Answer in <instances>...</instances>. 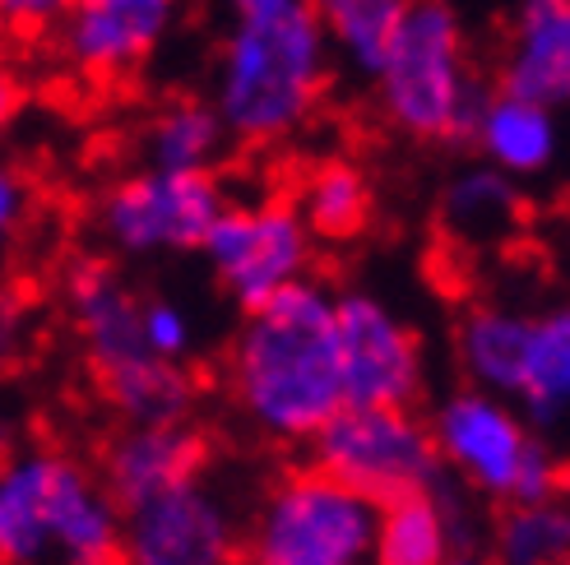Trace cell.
<instances>
[{
    "instance_id": "8",
    "label": "cell",
    "mask_w": 570,
    "mask_h": 565,
    "mask_svg": "<svg viewBox=\"0 0 570 565\" xmlns=\"http://www.w3.org/2000/svg\"><path fill=\"white\" fill-rule=\"evenodd\" d=\"M227 195L214 172H139L117 177L94 209V228L126 260H154V256H186L199 250L223 214Z\"/></svg>"
},
{
    "instance_id": "22",
    "label": "cell",
    "mask_w": 570,
    "mask_h": 565,
    "mask_svg": "<svg viewBox=\"0 0 570 565\" xmlns=\"http://www.w3.org/2000/svg\"><path fill=\"white\" fill-rule=\"evenodd\" d=\"M524 329H529V310L501 301H473L460 316V325H454V361H460L464 385L510 399Z\"/></svg>"
},
{
    "instance_id": "20",
    "label": "cell",
    "mask_w": 570,
    "mask_h": 565,
    "mask_svg": "<svg viewBox=\"0 0 570 565\" xmlns=\"http://www.w3.org/2000/svg\"><path fill=\"white\" fill-rule=\"evenodd\" d=\"M520 209H524L520 186L510 177H501L488 162L460 167V172L445 181L441 205H436L445 237L469 246V250H492L497 241H505L515 232Z\"/></svg>"
},
{
    "instance_id": "24",
    "label": "cell",
    "mask_w": 570,
    "mask_h": 565,
    "mask_svg": "<svg viewBox=\"0 0 570 565\" xmlns=\"http://www.w3.org/2000/svg\"><path fill=\"white\" fill-rule=\"evenodd\" d=\"M306 6L321 23L334 66L372 79L413 0H306Z\"/></svg>"
},
{
    "instance_id": "18",
    "label": "cell",
    "mask_w": 570,
    "mask_h": 565,
    "mask_svg": "<svg viewBox=\"0 0 570 565\" xmlns=\"http://www.w3.org/2000/svg\"><path fill=\"white\" fill-rule=\"evenodd\" d=\"M510 404L543 436L570 427V297L543 310H529Z\"/></svg>"
},
{
    "instance_id": "16",
    "label": "cell",
    "mask_w": 570,
    "mask_h": 565,
    "mask_svg": "<svg viewBox=\"0 0 570 565\" xmlns=\"http://www.w3.org/2000/svg\"><path fill=\"white\" fill-rule=\"evenodd\" d=\"M460 552H469V515L450 477L432 492L376 505L372 565H450Z\"/></svg>"
},
{
    "instance_id": "6",
    "label": "cell",
    "mask_w": 570,
    "mask_h": 565,
    "mask_svg": "<svg viewBox=\"0 0 570 565\" xmlns=\"http://www.w3.org/2000/svg\"><path fill=\"white\" fill-rule=\"evenodd\" d=\"M376 505L321 468H288L242 519V565H372Z\"/></svg>"
},
{
    "instance_id": "14",
    "label": "cell",
    "mask_w": 570,
    "mask_h": 565,
    "mask_svg": "<svg viewBox=\"0 0 570 565\" xmlns=\"http://www.w3.org/2000/svg\"><path fill=\"white\" fill-rule=\"evenodd\" d=\"M209 468V440L195 422H177V427H121L107 436L98 477L111 492V500L130 511L139 500H154L167 487H181L190 477Z\"/></svg>"
},
{
    "instance_id": "1",
    "label": "cell",
    "mask_w": 570,
    "mask_h": 565,
    "mask_svg": "<svg viewBox=\"0 0 570 565\" xmlns=\"http://www.w3.org/2000/svg\"><path fill=\"white\" fill-rule=\"evenodd\" d=\"M227 399L265 445H311L334 413H344L334 344V288L302 278L297 288L246 310L227 344Z\"/></svg>"
},
{
    "instance_id": "9",
    "label": "cell",
    "mask_w": 570,
    "mask_h": 565,
    "mask_svg": "<svg viewBox=\"0 0 570 565\" xmlns=\"http://www.w3.org/2000/svg\"><path fill=\"white\" fill-rule=\"evenodd\" d=\"M316 250L321 246L288 195H265V200L223 205L199 256L209 260L227 297L242 310H255L297 288L302 278H316Z\"/></svg>"
},
{
    "instance_id": "21",
    "label": "cell",
    "mask_w": 570,
    "mask_h": 565,
    "mask_svg": "<svg viewBox=\"0 0 570 565\" xmlns=\"http://www.w3.org/2000/svg\"><path fill=\"white\" fill-rule=\"evenodd\" d=\"M107 408L121 417V427H177L199 408V380L186 361L139 357L121 371L98 380Z\"/></svg>"
},
{
    "instance_id": "10",
    "label": "cell",
    "mask_w": 570,
    "mask_h": 565,
    "mask_svg": "<svg viewBox=\"0 0 570 565\" xmlns=\"http://www.w3.org/2000/svg\"><path fill=\"white\" fill-rule=\"evenodd\" d=\"M334 344L344 408H417L426 389V348L385 297L334 288Z\"/></svg>"
},
{
    "instance_id": "17",
    "label": "cell",
    "mask_w": 570,
    "mask_h": 565,
    "mask_svg": "<svg viewBox=\"0 0 570 565\" xmlns=\"http://www.w3.org/2000/svg\"><path fill=\"white\" fill-rule=\"evenodd\" d=\"M469 145L478 153V162L497 167L510 181H533L543 177L561 153V126L557 111L543 102H529L520 93L505 89H488L469 121Z\"/></svg>"
},
{
    "instance_id": "26",
    "label": "cell",
    "mask_w": 570,
    "mask_h": 565,
    "mask_svg": "<svg viewBox=\"0 0 570 565\" xmlns=\"http://www.w3.org/2000/svg\"><path fill=\"white\" fill-rule=\"evenodd\" d=\"M139 334H145V348L163 361H186L195 353L190 310L167 297H145V306H139Z\"/></svg>"
},
{
    "instance_id": "30",
    "label": "cell",
    "mask_w": 570,
    "mask_h": 565,
    "mask_svg": "<svg viewBox=\"0 0 570 565\" xmlns=\"http://www.w3.org/2000/svg\"><path fill=\"white\" fill-rule=\"evenodd\" d=\"M214 6L233 19V14H246V10H255V6H269V0H214Z\"/></svg>"
},
{
    "instance_id": "19",
    "label": "cell",
    "mask_w": 570,
    "mask_h": 565,
    "mask_svg": "<svg viewBox=\"0 0 570 565\" xmlns=\"http://www.w3.org/2000/svg\"><path fill=\"white\" fill-rule=\"evenodd\" d=\"M293 209L302 214L316 246H344L372 228L376 186L353 158H316L293 190Z\"/></svg>"
},
{
    "instance_id": "33",
    "label": "cell",
    "mask_w": 570,
    "mask_h": 565,
    "mask_svg": "<svg viewBox=\"0 0 570 565\" xmlns=\"http://www.w3.org/2000/svg\"><path fill=\"white\" fill-rule=\"evenodd\" d=\"M566 565H570V561H566Z\"/></svg>"
},
{
    "instance_id": "27",
    "label": "cell",
    "mask_w": 570,
    "mask_h": 565,
    "mask_svg": "<svg viewBox=\"0 0 570 565\" xmlns=\"http://www.w3.org/2000/svg\"><path fill=\"white\" fill-rule=\"evenodd\" d=\"M28 205H33V186L19 167L0 162V256L10 250V241L23 232V218H28Z\"/></svg>"
},
{
    "instance_id": "31",
    "label": "cell",
    "mask_w": 570,
    "mask_h": 565,
    "mask_svg": "<svg viewBox=\"0 0 570 565\" xmlns=\"http://www.w3.org/2000/svg\"><path fill=\"white\" fill-rule=\"evenodd\" d=\"M450 565H497V561H492L488 552H473V547H469V552H460V556H454Z\"/></svg>"
},
{
    "instance_id": "12",
    "label": "cell",
    "mask_w": 570,
    "mask_h": 565,
    "mask_svg": "<svg viewBox=\"0 0 570 565\" xmlns=\"http://www.w3.org/2000/svg\"><path fill=\"white\" fill-rule=\"evenodd\" d=\"M181 19V0H70L56 23V56L89 83H121L154 61Z\"/></svg>"
},
{
    "instance_id": "11",
    "label": "cell",
    "mask_w": 570,
    "mask_h": 565,
    "mask_svg": "<svg viewBox=\"0 0 570 565\" xmlns=\"http://www.w3.org/2000/svg\"><path fill=\"white\" fill-rule=\"evenodd\" d=\"M117 565H242V519L227 492L199 473L130 505Z\"/></svg>"
},
{
    "instance_id": "32",
    "label": "cell",
    "mask_w": 570,
    "mask_h": 565,
    "mask_svg": "<svg viewBox=\"0 0 570 565\" xmlns=\"http://www.w3.org/2000/svg\"><path fill=\"white\" fill-rule=\"evenodd\" d=\"M10 47H14V33H10L6 23H0V70L10 66Z\"/></svg>"
},
{
    "instance_id": "3",
    "label": "cell",
    "mask_w": 570,
    "mask_h": 565,
    "mask_svg": "<svg viewBox=\"0 0 570 565\" xmlns=\"http://www.w3.org/2000/svg\"><path fill=\"white\" fill-rule=\"evenodd\" d=\"M126 511L61 449L0 459V565H117Z\"/></svg>"
},
{
    "instance_id": "28",
    "label": "cell",
    "mask_w": 570,
    "mask_h": 565,
    "mask_svg": "<svg viewBox=\"0 0 570 565\" xmlns=\"http://www.w3.org/2000/svg\"><path fill=\"white\" fill-rule=\"evenodd\" d=\"M66 10L70 0H0V23L10 33H42V28L61 23Z\"/></svg>"
},
{
    "instance_id": "7",
    "label": "cell",
    "mask_w": 570,
    "mask_h": 565,
    "mask_svg": "<svg viewBox=\"0 0 570 565\" xmlns=\"http://www.w3.org/2000/svg\"><path fill=\"white\" fill-rule=\"evenodd\" d=\"M311 468L353 487L372 505L445 483L432 432L417 408H344L311 436Z\"/></svg>"
},
{
    "instance_id": "5",
    "label": "cell",
    "mask_w": 570,
    "mask_h": 565,
    "mask_svg": "<svg viewBox=\"0 0 570 565\" xmlns=\"http://www.w3.org/2000/svg\"><path fill=\"white\" fill-rule=\"evenodd\" d=\"M426 432L445 477L482 500L524 505L566 492L570 464L561 459V449L543 432H533L524 413L501 394L473 385L450 389L426 417Z\"/></svg>"
},
{
    "instance_id": "25",
    "label": "cell",
    "mask_w": 570,
    "mask_h": 565,
    "mask_svg": "<svg viewBox=\"0 0 570 565\" xmlns=\"http://www.w3.org/2000/svg\"><path fill=\"white\" fill-rule=\"evenodd\" d=\"M488 556L497 565H566L570 561V487L543 500L501 505Z\"/></svg>"
},
{
    "instance_id": "23",
    "label": "cell",
    "mask_w": 570,
    "mask_h": 565,
    "mask_svg": "<svg viewBox=\"0 0 570 565\" xmlns=\"http://www.w3.org/2000/svg\"><path fill=\"white\" fill-rule=\"evenodd\" d=\"M227 145L233 139H227L209 98L163 102L149 117L145 135H139L145 167H158V172H214V162L223 158Z\"/></svg>"
},
{
    "instance_id": "29",
    "label": "cell",
    "mask_w": 570,
    "mask_h": 565,
    "mask_svg": "<svg viewBox=\"0 0 570 565\" xmlns=\"http://www.w3.org/2000/svg\"><path fill=\"white\" fill-rule=\"evenodd\" d=\"M19 107H23V89L10 70H0V145H6V135L14 130L19 121Z\"/></svg>"
},
{
    "instance_id": "4",
    "label": "cell",
    "mask_w": 570,
    "mask_h": 565,
    "mask_svg": "<svg viewBox=\"0 0 570 565\" xmlns=\"http://www.w3.org/2000/svg\"><path fill=\"white\" fill-rule=\"evenodd\" d=\"M372 98L381 121L413 145H454L482 102L464 19L450 0H413L381 56Z\"/></svg>"
},
{
    "instance_id": "15",
    "label": "cell",
    "mask_w": 570,
    "mask_h": 565,
    "mask_svg": "<svg viewBox=\"0 0 570 565\" xmlns=\"http://www.w3.org/2000/svg\"><path fill=\"white\" fill-rule=\"evenodd\" d=\"M497 89L570 107V0H515L497 61Z\"/></svg>"
},
{
    "instance_id": "2",
    "label": "cell",
    "mask_w": 570,
    "mask_h": 565,
    "mask_svg": "<svg viewBox=\"0 0 570 565\" xmlns=\"http://www.w3.org/2000/svg\"><path fill=\"white\" fill-rule=\"evenodd\" d=\"M334 56L306 0H269L227 19L209 107L233 145L274 149L321 117Z\"/></svg>"
},
{
    "instance_id": "13",
    "label": "cell",
    "mask_w": 570,
    "mask_h": 565,
    "mask_svg": "<svg viewBox=\"0 0 570 565\" xmlns=\"http://www.w3.org/2000/svg\"><path fill=\"white\" fill-rule=\"evenodd\" d=\"M139 297L126 274L107 260H79L66 274V310H70V329L79 338V353L89 361L94 380L121 371V366L154 357L139 334Z\"/></svg>"
}]
</instances>
